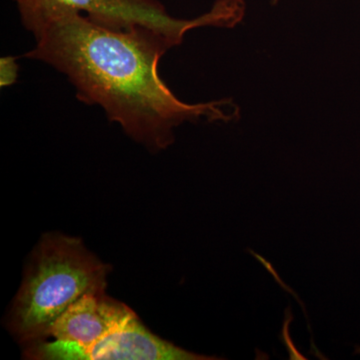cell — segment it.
<instances>
[{"mask_svg": "<svg viewBox=\"0 0 360 360\" xmlns=\"http://www.w3.org/2000/svg\"><path fill=\"white\" fill-rule=\"evenodd\" d=\"M33 35L35 46L25 58L65 75L78 101L101 106L110 122L149 149L168 148L182 123L229 122L238 117L231 99L186 103L168 89L158 65L176 44L160 30L110 27L72 11Z\"/></svg>", "mask_w": 360, "mask_h": 360, "instance_id": "obj_1", "label": "cell"}, {"mask_svg": "<svg viewBox=\"0 0 360 360\" xmlns=\"http://www.w3.org/2000/svg\"><path fill=\"white\" fill-rule=\"evenodd\" d=\"M108 270L80 239L45 236L11 309L13 335L27 345L44 340L51 324L70 305L89 293L105 292Z\"/></svg>", "mask_w": 360, "mask_h": 360, "instance_id": "obj_2", "label": "cell"}, {"mask_svg": "<svg viewBox=\"0 0 360 360\" xmlns=\"http://www.w3.org/2000/svg\"><path fill=\"white\" fill-rule=\"evenodd\" d=\"M20 20L32 34L47 23L68 13H80L90 20L115 28L148 26L167 34L180 45L186 32L202 26L231 28L236 13L229 2L217 0L208 13L193 18L179 20L167 13L158 0H13Z\"/></svg>", "mask_w": 360, "mask_h": 360, "instance_id": "obj_3", "label": "cell"}, {"mask_svg": "<svg viewBox=\"0 0 360 360\" xmlns=\"http://www.w3.org/2000/svg\"><path fill=\"white\" fill-rule=\"evenodd\" d=\"M135 314L105 292L89 293L70 305L51 324L44 340L30 343V359L70 360L78 350L96 345Z\"/></svg>", "mask_w": 360, "mask_h": 360, "instance_id": "obj_4", "label": "cell"}, {"mask_svg": "<svg viewBox=\"0 0 360 360\" xmlns=\"http://www.w3.org/2000/svg\"><path fill=\"white\" fill-rule=\"evenodd\" d=\"M153 335L136 314L96 345L78 350L70 360H205Z\"/></svg>", "mask_w": 360, "mask_h": 360, "instance_id": "obj_5", "label": "cell"}, {"mask_svg": "<svg viewBox=\"0 0 360 360\" xmlns=\"http://www.w3.org/2000/svg\"><path fill=\"white\" fill-rule=\"evenodd\" d=\"M18 68L16 58L6 56L0 59V85L1 87L11 86L15 84L18 77Z\"/></svg>", "mask_w": 360, "mask_h": 360, "instance_id": "obj_6", "label": "cell"}, {"mask_svg": "<svg viewBox=\"0 0 360 360\" xmlns=\"http://www.w3.org/2000/svg\"><path fill=\"white\" fill-rule=\"evenodd\" d=\"M278 1L279 0H271L272 4H276Z\"/></svg>", "mask_w": 360, "mask_h": 360, "instance_id": "obj_7", "label": "cell"}]
</instances>
